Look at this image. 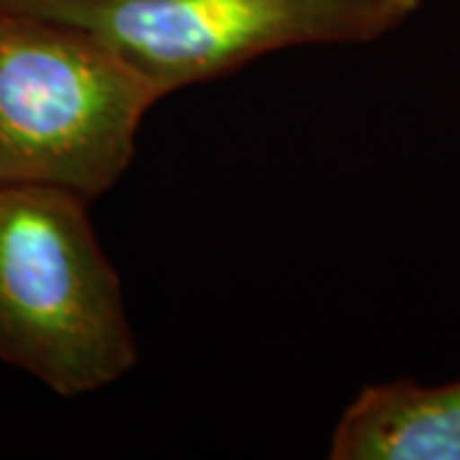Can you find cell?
<instances>
[{
    "label": "cell",
    "instance_id": "1",
    "mask_svg": "<svg viewBox=\"0 0 460 460\" xmlns=\"http://www.w3.org/2000/svg\"><path fill=\"white\" fill-rule=\"evenodd\" d=\"M164 95L93 33L0 11V187L111 192Z\"/></svg>",
    "mask_w": 460,
    "mask_h": 460
},
{
    "label": "cell",
    "instance_id": "4",
    "mask_svg": "<svg viewBox=\"0 0 460 460\" xmlns=\"http://www.w3.org/2000/svg\"><path fill=\"white\" fill-rule=\"evenodd\" d=\"M332 460H460V381L366 386L341 414Z\"/></svg>",
    "mask_w": 460,
    "mask_h": 460
},
{
    "label": "cell",
    "instance_id": "3",
    "mask_svg": "<svg viewBox=\"0 0 460 460\" xmlns=\"http://www.w3.org/2000/svg\"><path fill=\"white\" fill-rule=\"evenodd\" d=\"M420 5L422 0H0V11L93 33L164 98L271 51L376 41Z\"/></svg>",
    "mask_w": 460,
    "mask_h": 460
},
{
    "label": "cell",
    "instance_id": "2",
    "mask_svg": "<svg viewBox=\"0 0 460 460\" xmlns=\"http://www.w3.org/2000/svg\"><path fill=\"white\" fill-rule=\"evenodd\" d=\"M87 205L51 187H0V361L59 396L100 392L138 363Z\"/></svg>",
    "mask_w": 460,
    "mask_h": 460
}]
</instances>
